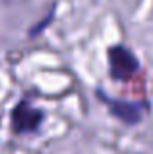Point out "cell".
<instances>
[{
  "mask_svg": "<svg viewBox=\"0 0 153 154\" xmlns=\"http://www.w3.org/2000/svg\"><path fill=\"white\" fill-rule=\"evenodd\" d=\"M108 63L110 74L115 81H130L139 72V59L122 45H115L108 50Z\"/></svg>",
  "mask_w": 153,
  "mask_h": 154,
  "instance_id": "6da1fadb",
  "label": "cell"
},
{
  "mask_svg": "<svg viewBox=\"0 0 153 154\" xmlns=\"http://www.w3.org/2000/svg\"><path fill=\"white\" fill-rule=\"evenodd\" d=\"M99 99L105 100V104L108 106L110 113L117 116L121 122H124L126 125H135L139 122H142V118L148 113V104L146 102H130V100H115L106 97L105 93H101L99 90Z\"/></svg>",
  "mask_w": 153,
  "mask_h": 154,
  "instance_id": "7a4b0ae2",
  "label": "cell"
},
{
  "mask_svg": "<svg viewBox=\"0 0 153 154\" xmlns=\"http://www.w3.org/2000/svg\"><path fill=\"white\" fill-rule=\"evenodd\" d=\"M43 122V113L33 104L22 100L11 113V127L15 133H33Z\"/></svg>",
  "mask_w": 153,
  "mask_h": 154,
  "instance_id": "3957f363",
  "label": "cell"
}]
</instances>
